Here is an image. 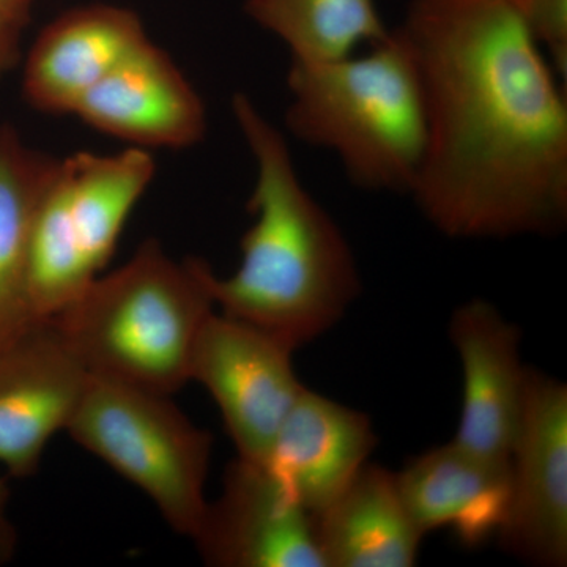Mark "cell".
<instances>
[{
	"instance_id": "6da1fadb",
	"label": "cell",
	"mask_w": 567,
	"mask_h": 567,
	"mask_svg": "<svg viewBox=\"0 0 567 567\" xmlns=\"http://www.w3.org/2000/svg\"><path fill=\"white\" fill-rule=\"evenodd\" d=\"M399 29L424 92V218L458 240L561 233L566 93L518 0H410Z\"/></svg>"
},
{
	"instance_id": "7a4b0ae2",
	"label": "cell",
	"mask_w": 567,
	"mask_h": 567,
	"mask_svg": "<svg viewBox=\"0 0 567 567\" xmlns=\"http://www.w3.org/2000/svg\"><path fill=\"white\" fill-rule=\"evenodd\" d=\"M230 110L256 171L254 223L237 270L223 278L205 262V284L221 315L297 350L347 315L361 293L360 268L341 227L301 182L281 130L244 92Z\"/></svg>"
},
{
	"instance_id": "3957f363",
	"label": "cell",
	"mask_w": 567,
	"mask_h": 567,
	"mask_svg": "<svg viewBox=\"0 0 567 567\" xmlns=\"http://www.w3.org/2000/svg\"><path fill=\"white\" fill-rule=\"evenodd\" d=\"M286 128L333 153L358 188L406 194L425 151V104L415 52L401 29L334 61L290 62Z\"/></svg>"
},
{
	"instance_id": "277c9868",
	"label": "cell",
	"mask_w": 567,
	"mask_h": 567,
	"mask_svg": "<svg viewBox=\"0 0 567 567\" xmlns=\"http://www.w3.org/2000/svg\"><path fill=\"white\" fill-rule=\"evenodd\" d=\"M204 267L197 257L174 260L152 238L51 320L93 379L177 393L189 382L194 346L215 312Z\"/></svg>"
},
{
	"instance_id": "5b68a950",
	"label": "cell",
	"mask_w": 567,
	"mask_h": 567,
	"mask_svg": "<svg viewBox=\"0 0 567 567\" xmlns=\"http://www.w3.org/2000/svg\"><path fill=\"white\" fill-rule=\"evenodd\" d=\"M66 432L141 488L175 533L193 539L208 503L212 435L183 415L171 395L91 377Z\"/></svg>"
},
{
	"instance_id": "8992f818",
	"label": "cell",
	"mask_w": 567,
	"mask_h": 567,
	"mask_svg": "<svg viewBox=\"0 0 567 567\" xmlns=\"http://www.w3.org/2000/svg\"><path fill=\"white\" fill-rule=\"evenodd\" d=\"M293 352L282 339L216 312L200 330L189 382L210 393L245 461L267 462L284 420L305 390L295 374Z\"/></svg>"
},
{
	"instance_id": "52a82bcc",
	"label": "cell",
	"mask_w": 567,
	"mask_h": 567,
	"mask_svg": "<svg viewBox=\"0 0 567 567\" xmlns=\"http://www.w3.org/2000/svg\"><path fill=\"white\" fill-rule=\"evenodd\" d=\"M502 548L529 565H567V385L527 371L524 409L509 457Z\"/></svg>"
},
{
	"instance_id": "ba28073f",
	"label": "cell",
	"mask_w": 567,
	"mask_h": 567,
	"mask_svg": "<svg viewBox=\"0 0 567 567\" xmlns=\"http://www.w3.org/2000/svg\"><path fill=\"white\" fill-rule=\"evenodd\" d=\"M91 375L51 319L0 347V465L14 477L39 470L52 436L66 431Z\"/></svg>"
},
{
	"instance_id": "9c48e42d",
	"label": "cell",
	"mask_w": 567,
	"mask_h": 567,
	"mask_svg": "<svg viewBox=\"0 0 567 567\" xmlns=\"http://www.w3.org/2000/svg\"><path fill=\"white\" fill-rule=\"evenodd\" d=\"M194 544L213 567H324L311 514L267 465L237 457Z\"/></svg>"
},
{
	"instance_id": "30bf717a",
	"label": "cell",
	"mask_w": 567,
	"mask_h": 567,
	"mask_svg": "<svg viewBox=\"0 0 567 567\" xmlns=\"http://www.w3.org/2000/svg\"><path fill=\"white\" fill-rule=\"evenodd\" d=\"M450 339L464 379L453 442L487 461L509 464L527 385L520 330L494 305L475 298L453 312Z\"/></svg>"
},
{
	"instance_id": "8fae6325",
	"label": "cell",
	"mask_w": 567,
	"mask_h": 567,
	"mask_svg": "<svg viewBox=\"0 0 567 567\" xmlns=\"http://www.w3.org/2000/svg\"><path fill=\"white\" fill-rule=\"evenodd\" d=\"M74 115L95 132L147 152L192 148L208 128L199 93L151 39L93 87Z\"/></svg>"
},
{
	"instance_id": "7c38bea8",
	"label": "cell",
	"mask_w": 567,
	"mask_h": 567,
	"mask_svg": "<svg viewBox=\"0 0 567 567\" xmlns=\"http://www.w3.org/2000/svg\"><path fill=\"white\" fill-rule=\"evenodd\" d=\"M148 40L141 18L93 3L65 11L37 37L24 66V95L44 114L74 115L82 100Z\"/></svg>"
},
{
	"instance_id": "4fadbf2b",
	"label": "cell",
	"mask_w": 567,
	"mask_h": 567,
	"mask_svg": "<svg viewBox=\"0 0 567 567\" xmlns=\"http://www.w3.org/2000/svg\"><path fill=\"white\" fill-rule=\"evenodd\" d=\"M375 446L371 417L305 386L264 465L315 516L352 483Z\"/></svg>"
},
{
	"instance_id": "5bb4252c",
	"label": "cell",
	"mask_w": 567,
	"mask_h": 567,
	"mask_svg": "<svg viewBox=\"0 0 567 567\" xmlns=\"http://www.w3.org/2000/svg\"><path fill=\"white\" fill-rule=\"evenodd\" d=\"M410 516L424 536L450 529L464 546L498 536L509 505V464L487 461L451 440L395 473Z\"/></svg>"
},
{
	"instance_id": "9a60e30c",
	"label": "cell",
	"mask_w": 567,
	"mask_h": 567,
	"mask_svg": "<svg viewBox=\"0 0 567 567\" xmlns=\"http://www.w3.org/2000/svg\"><path fill=\"white\" fill-rule=\"evenodd\" d=\"M312 522L324 567H412L424 539L395 473L369 462Z\"/></svg>"
},
{
	"instance_id": "2e32d148",
	"label": "cell",
	"mask_w": 567,
	"mask_h": 567,
	"mask_svg": "<svg viewBox=\"0 0 567 567\" xmlns=\"http://www.w3.org/2000/svg\"><path fill=\"white\" fill-rule=\"evenodd\" d=\"M71 226L82 252L100 276L107 267L130 215L156 174L151 152H76L59 158Z\"/></svg>"
},
{
	"instance_id": "e0dca14e",
	"label": "cell",
	"mask_w": 567,
	"mask_h": 567,
	"mask_svg": "<svg viewBox=\"0 0 567 567\" xmlns=\"http://www.w3.org/2000/svg\"><path fill=\"white\" fill-rule=\"evenodd\" d=\"M55 159L22 144L11 130H0V347L37 320L28 301L29 238Z\"/></svg>"
},
{
	"instance_id": "ac0fdd59",
	"label": "cell",
	"mask_w": 567,
	"mask_h": 567,
	"mask_svg": "<svg viewBox=\"0 0 567 567\" xmlns=\"http://www.w3.org/2000/svg\"><path fill=\"white\" fill-rule=\"evenodd\" d=\"M245 13L282 41L290 62L334 61L391 32L375 0H246Z\"/></svg>"
},
{
	"instance_id": "d6986e66",
	"label": "cell",
	"mask_w": 567,
	"mask_h": 567,
	"mask_svg": "<svg viewBox=\"0 0 567 567\" xmlns=\"http://www.w3.org/2000/svg\"><path fill=\"white\" fill-rule=\"evenodd\" d=\"M99 278L71 226L59 158L33 213L28 257V301L33 319H52Z\"/></svg>"
},
{
	"instance_id": "ffe728a7",
	"label": "cell",
	"mask_w": 567,
	"mask_h": 567,
	"mask_svg": "<svg viewBox=\"0 0 567 567\" xmlns=\"http://www.w3.org/2000/svg\"><path fill=\"white\" fill-rule=\"evenodd\" d=\"M537 43L548 54L551 65L566 80L567 0H518Z\"/></svg>"
},
{
	"instance_id": "44dd1931",
	"label": "cell",
	"mask_w": 567,
	"mask_h": 567,
	"mask_svg": "<svg viewBox=\"0 0 567 567\" xmlns=\"http://www.w3.org/2000/svg\"><path fill=\"white\" fill-rule=\"evenodd\" d=\"M10 491L0 476V566L14 558L18 548V532L9 516Z\"/></svg>"
},
{
	"instance_id": "7402d4cb",
	"label": "cell",
	"mask_w": 567,
	"mask_h": 567,
	"mask_svg": "<svg viewBox=\"0 0 567 567\" xmlns=\"http://www.w3.org/2000/svg\"><path fill=\"white\" fill-rule=\"evenodd\" d=\"M21 25L11 21L2 10H0V76L17 62L18 54V33Z\"/></svg>"
},
{
	"instance_id": "603a6c76",
	"label": "cell",
	"mask_w": 567,
	"mask_h": 567,
	"mask_svg": "<svg viewBox=\"0 0 567 567\" xmlns=\"http://www.w3.org/2000/svg\"><path fill=\"white\" fill-rule=\"evenodd\" d=\"M32 2L33 0H0V10L22 28L31 17Z\"/></svg>"
}]
</instances>
